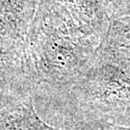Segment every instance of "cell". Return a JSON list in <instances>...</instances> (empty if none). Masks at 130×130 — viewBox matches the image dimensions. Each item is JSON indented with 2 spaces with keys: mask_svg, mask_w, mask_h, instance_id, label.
<instances>
[{
  "mask_svg": "<svg viewBox=\"0 0 130 130\" xmlns=\"http://www.w3.org/2000/svg\"><path fill=\"white\" fill-rule=\"evenodd\" d=\"M63 93L78 130L94 122L130 126V17L111 24L85 74Z\"/></svg>",
  "mask_w": 130,
  "mask_h": 130,
  "instance_id": "1",
  "label": "cell"
},
{
  "mask_svg": "<svg viewBox=\"0 0 130 130\" xmlns=\"http://www.w3.org/2000/svg\"><path fill=\"white\" fill-rule=\"evenodd\" d=\"M0 130H58L46 124L35 111L33 94L0 103Z\"/></svg>",
  "mask_w": 130,
  "mask_h": 130,
  "instance_id": "2",
  "label": "cell"
},
{
  "mask_svg": "<svg viewBox=\"0 0 130 130\" xmlns=\"http://www.w3.org/2000/svg\"><path fill=\"white\" fill-rule=\"evenodd\" d=\"M80 130H130V126L119 125L109 122H94L90 123Z\"/></svg>",
  "mask_w": 130,
  "mask_h": 130,
  "instance_id": "3",
  "label": "cell"
}]
</instances>
